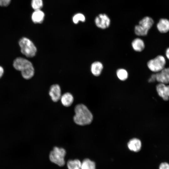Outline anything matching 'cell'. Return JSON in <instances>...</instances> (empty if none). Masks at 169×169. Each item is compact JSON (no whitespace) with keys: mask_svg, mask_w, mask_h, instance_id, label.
Returning a JSON list of instances; mask_svg holds the SVG:
<instances>
[{"mask_svg":"<svg viewBox=\"0 0 169 169\" xmlns=\"http://www.w3.org/2000/svg\"><path fill=\"white\" fill-rule=\"evenodd\" d=\"M4 73V69L3 67L0 66V78L2 77Z\"/></svg>","mask_w":169,"mask_h":169,"instance_id":"obj_26","label":"cell"},{"mask_svg":"<svg viewBox=\"0 0 169 169\" xmlns=\"http://www.w3.org/2000/svg\"><path fill=\"white\" fill-rule=\"evenodd\" d=\"M154 22L149 17H144L139 23V24L135 26L134 32L138 36H145L147 35L149 31L152 26Z\"/></svg>","mask_w":169,"mask_h":169,"instance_id":"obj_4","label":"cell"},{"mask_svg":"<svg viewBox=\"0 0 169 169\" xmlns=\"http://www.w3.org/2000/svg\"><path fill=\"white\" fill-rule=\"evenodd\" d=\"M116 74L117 78L121 81H125L128 77V71L124 68H119L117 69Z\"/></svg>","mask_w":169,"mask_h":169,"instance_id":"obj_17","label":"cell"},{"mask_svg":"<svg viewBox=\"0 0 169 169\" xmlns=\"http://www.w3.org/2000/svg\"><path fill=\"white\" fill-rule=\"evenodd\" d=\"M85 20V16L82 13L75 14L73 18V21L75 24H77L79 21L84 22Z\"/></svg>","mask_w":169,"mask_h":169,"instance_id":"obj_21","label":"cell"},{"mask_svg":"<svg viewBox=\"0 0 169 169\" xmlns=\"http://www.w3.org/2000/svg\"><path fill=\"white\" fill-rule=\"evenodd\" d=\"M66 152L62 148L54 147L49 155L50 161L59 166H63L65 164L64 156Z\"/></svg>","mask_w":169,"mask_h":169,"instance_id":"obj_5","label":"cell"},{"mask_svg":"<svg viewBox=\"0 0 169 169\" xmlns=\"http://www.w3.org/2000/svg\"><path fill=\"white\" fill-rule=\"evenodd\" d=\"M44 13L40 9L35 10L32 15V20L34 23H41L44 20Z\"/></svg>","mask_w":169,"mask_h":169,"instance_id":"obj_16","label":"cell"},{"mask_svg":"<svg viewBox=\"0 0 169 169\" xmlns=\"http://www.w3.org/2000/svg\"><path fill=\"white\" fill-rule=\"evenodd\" d=\"M156 90L158 95L163 100H169V85L158 83L156 86Z\"/></svg>","mask_w":169,"mask_h":169,"instance_id":"obj_8","label":"cell"},{"mask_svg":"<svg viewBox=\"0 0 169 169\" xmlns=\"http://www.w3.org/2000/svg\"><path fill=\"white\" fill-rule=\"evenodd\" d=\"M11 0H0V6L6 7L10 3Z\"/></svg>","mask_w":169,"mask_h":169,"instance_id":"obj_23","label":"cell"},{"mask_svg":"<svg viewBox=\"0 0 169 169\" xmlns=\"http://www.w3.org/2000/svg\"><path fill=\"white\" fill-rule=\"evenodd\" d=\"M13 65L16 70L21 72L26 70L33 66L30 61L22 57L16 58L13 62Z\"/></svg>","mask_w":169,"mask_h":169,"instance_id":"obj_6","label":"cell"},{"mask_svg":"<svg viewBox=\"0 0 169 169\" xmlns=\"http://www.w3.org/2000/svg\"><path fill=\"white\" fill-rule=\"evenodd\" d=\"M166 61L162 55H158L149 60L147 63L149 69L153 73H157L166 67Z\"/></svg>","mask_w":169,"mask_h":169,"instance_id":"obj_3","label":"cell"},{"mask_svg":"<svg viewBox=\"0 0 169 169\" xmlns=\"http://www.w3.org/2000/svg\"><path fill=\"white\" fill-rule=\"evenodd\" d=\"M49 94L52 100L54 102H57L60 99L61 89L60 86L57 84L52 85L50 87Z\"/></svg>","mask_w":169,"mask_h":169,"instance_id":"obj_10","label":"cell"},{"mask_svg":"<svg viewBox=\"0 0 169 169\" xmlns=\"http://www.w3.org/2000/svg\"><path fill=\"white\" fill-rule=\"evenodd\" d=\"M131 46L133 50L137 52L142 51L145 47L144 41L139 38H136L132 41Z\"/></svg>","mask_w":169,"mask_h":169,"instance_id":"obj_12","label":"cell"},{"mask_svg":"<svg viewBox=\"0 0 169 169\" xmlns=\"http://www.w3.org/2000/svg\"><path fill=\"white\" fill-rule=\"evenodd\" d=\"M60 100L62 105L65 107L71 105L74 101L73 95L70 93L66 92L61 95Z\"/></svg>","mask_w":169,"mask_h":169,"instance_id":"obj_15","label":"cell"},{"mask_svg":"<svg viewBox=\"0 0 169 169\" xmlns=\"http://www.w3.org/2000/svg\"><path fill=\"white\" fill-rule=\"evenodd\" d=\"M165 54L166 58L169 60V47H167L166 49Z\"/></svg>","mask_w":169,"mask_h":169,"instance_id":"obj_25","label":"cell"},{"mask_svg":"<svg viewBox=\"0 0 169 169\" xmlns=\"http://www.w3.org/2000/svg\"><path fill=\"white\" fill-rule=\"evenodd\" d=\"M158 169H169V163L166 161L161 162L159 165Z\"/></svg>","mask_w":169,"mask_h":169,"instance_id":"obj_22","label":"cell"},{"mask_svg":"<svg viewBox=\"0 0 169 169\" xmlns=\"http://www.w3.org/2000/svg\"><path fill=\"white\" fill-rule=\"evenodd\" d=\"M110 19L105 14H100L97 16L95 19V23L98 28L102 29L108 28L110 24Z\"/></svg>","mask_w":169,"mask_h":169,"instance_id":"obj_7","label":"cell"},{"mask_svg":"<svg viewBox=\"0 0 169 169\" xmlns=\"http://www.w3.org/2000/svg\"><path fill=\"white\" fill-rule=\"evenodd\" d=\"M31 4L34 10H39L43 7V1L42 0H32Z\"/></svg>","mask_w":169,"mask_h":169,"instance_id":"obj_20","label":"cell"},{"mask_svg":"<svg viewBox=\"0 0 169 169\" xmlns=\"http://www.w3.org/2000/svg\"><path fill=\"white\" fill-rule=\"evenodd\" d=\"M127 146L130 150L137 152L141 149V143L140 140L137 138H133L128 142Z\"/></svg>","mask_w":169,"mask_h":169,"instance_id":"obj_14","label":"cell"},{"mask_svg":"<svg viewBox=\"0 0 169 169\" xmlns=\"http://www.w3.org/2000/svg\"><path fill=\"white\" fill-rule=\"evenodd\" d=\"M156 81V77H155V73L151 74L150 77L148 79V82L149 83H153Z\"/></svg>","mask_w":169,"mask_h":169,"instance_id":"obj_24","label":"cell"},{"mask_svg":"<svg viewBox=\"0 0 169 169\" xmlns=\"http://www.w3.org/2000/svg\"><path fill=\"white\" fill-rule=\"evenodd\" d=\"M75 115L73 117L74 122L80 125H85L90 124L93 116L88 108L83 104L76 105L74 108Z\"/></svg>","mask_w":169,"mask_h":169,"instance_id":"obj_1","label":"cell"},{"mask_svg":"<svg viewBox=\"0 0 169 169\" xmlns=\"http://www.w3.org/2000/svg\"><path fill=\"white\" fill-rule=\"evenodd\" d=\"M104 68L103 64L99 61L93 62L91 65L90 70L92 74L95 76H98L101 74Z\"/></svg>","mask_w":169,"mask_h":169,"instance_id":"obj_11","label":"cell"},{"mask_svg":"<svg viewBox=\"0 0 169 169\" xmlns=\"http://www.w3.org/2000/svg\"><path fill=\"white\" fill-rule=\"evenodd\" d=\"M81 162L78 159L69 160L67 163L68 169H81Z\"/></svg>","mask_w":169,"mask_h":169,"instance_id":"obj_19","label":"cell"},{"mask_svg":"<svg viewBox=\"0 0 169 169\" xmlns=\"http://www.w3.org/2000/svg\"><path fill=\"white\" fill-rule=\"evenodd\" d=\"M155 77L156 81L158 83L169 84V67H165L160 72L155 73Z\"/></svg>","mask_w":169,"mask_h":169,"instance_id":"obj_9","label":"cell"},{"mask_svg":"<svg viewBox=\"0 0 169 169\" xmlns=\"http://www.w3.org/2000/svg\"><path fill=\"white\" fill-rule=\"evenodd\" d=\"M156 28L161 33H168L169 31V20L166 18L161 19L157 24Z\"/></svg>","mask_w":169,"mask_h":169,"instance_id":"obj_13","label":"cell"},{"mask_svg":"<svg viewBox=\"0 0 169 169\" xmlns=\"http://www.w3.org/2000/svg\"><path fill=\"white\" fill-rule=\"evenodd\" d=\"M20 48L21 52L27 57H34L37 52V49L33 42L29 38L23 37L18 42Z\"/></svg>","mask_w":169,"mask_h":169,"instance_id":"obj_2","label":"cell"},{"mask_svg":"<svg viewBox=\"0 0 169 169\" xmlns=\"http://www.w3.org/2000/svg\"><path fill=\"white\" fill-rule=\"evenodd\" d=\"M81 169H95V164L94 161L86 159L81 163Z\"/></svg>","mask_w":169,"mask_h":169,"instance_id":"obj_18","label":"cell"}]
</instances>
